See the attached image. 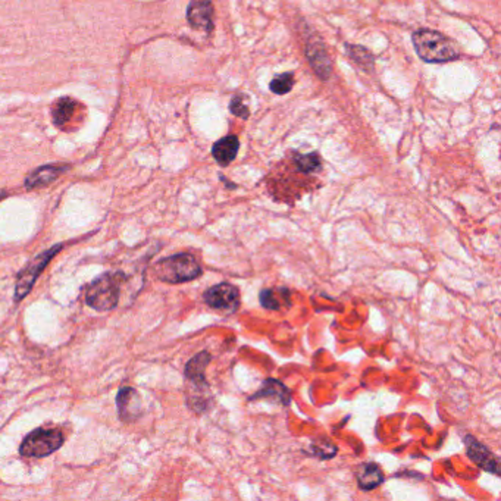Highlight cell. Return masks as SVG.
Masks as SVG:
<instances>
[{
	"label": "cell",
	"instance_id": "1",
	"mask_svg": "<svg viewBox=\"0 0 501 501\" xmlns=\"http://www.w3.org/2000/svg\"><path fill=\"white\" fill-rule=\"evenodd\" d=\"M418 56L428 64H444L459 58L457 44L447 35L434 30H418L411 37Z\"/></svg>",
	"mask_w": 501,
	"mask_h": 501
},
{
	"label": "cell",
	"instance_id": "2",
	"mask_svg": "<svg viewBox=\"0 0 501 501\" xmlns=\"http://www.w3.org/2000/svg\"><path fill=\"white\" fill-rule=\"evenodd\" d=\"M125 281L122 272H107L96 278L85 290L87 306L97 312H107L118 306L119 289Z\"/></svg>",
	"mask_w": 501,
	"mask_h": 501
},
{
	"label": "cell",
	"instance_id": "3",
	"mask_svg": "<svg viewBox=\"0 0 501 501\" xmlns=\"http://www.w3.org/2000/svg\"><path fill=\"white\" fill-rule=\"evenodd\" d=\"M202 272L200 263L190 253H176L155 265V275L168 284L188 282L199 278Z\"/></svg>",
	"mask_w": 501,
	"mask_h": 501
},
{
	"label": "cell",
	"instance_id": "4",
	"mask_svg": "<svg viewBox=\"0 0 501 501\" xmlns=\"http://www.w3.org/2000/svg\"><path fill=\"white\" fill-rule=\"evenodd\" d=\"M64 434L56 428H39L30 433L21 442L20 453L25 457H46L59 450Z\"/></svg>",
	"mask_w": 501,
	"mask_h": 501
},
{
	"label": "cell",
	"instance_id": "5",
	"mask_svg": "<svg viewBox=\"0 0 501 501\" xmlns=\"http://www.w3.org/2000/svg\"><path fill=\"white\" fill-rule=\"evenodd\" d=\"M62 250V246H53L52 248L46 250L42 255H39L35 259L31 260L24 270L18 274L16 279V287H15V300L21 301L32 289V285L40 277V274L44 271V267L49 265V262L55 258V255Z\"/></svg>",
	"mask_w": 501,
	"mask_h": 501
},
{
	"label": "cell",
	"instance_id": "6",
	"mask_svg": "<svg viewBox=\"0 0 501 501\" xmlns=\"http://www.w3.org/2000/svg\"><path fill=\"white\" fill-rule=\"evenodd\" d=\"M203 298L209 308L228 315L236 313L240 308V290L229 282H221L207 289Z\"/></svg>",
	"mask_w": 501,
	"mask_h": 501
},
{
	"label": "cell",
	"instance_id": "7",
	"mask_svg": "<svg viewBox=\"0 0 501 501\" xmlns=\"http://www.w3.org/2000/svg\"><path fill=\"white\" fill-rule=\"evenodd\" d=\"M463 441H464V447H466L468 457L476 464V466L484 469L488 473L500 476L498 459L493 454V452L487 445H484L472 435H466L463 438Z\"/></svg>",
	"mask_w": 501,
	"mask_h": 501
},
{
	"label": "cell",
	"instance_id": "8",
	"mask_svg": "<svg viewBox=\"0 0 501 501\" xmlns=\"http://www.w3.org/2000/svg\"><path fill=\"white\" fill-rule=\"evenodd\" d=\"M250 400H267L274 404H281L284 407H287L291 403V391L281 381L267 378L263 381L260 390L250 397Z\"/></svg>",
	"mask_w": 501,
	"mask_h": 501
},
{
	"label": "cell",
	"instance_id": "9",
	"mask_svg": "<svg viewBox=\"0 0 501 501\" xmlns=\"http://www.w3.org/2000/svg\"><path fill=\"white\" fill-rule=\"evenodd\" d=\"M116 406L118 416L123 422H134L141 415V399L131 387H123L118 391Z\"/></svg>",
	"mask_w": 501,
	"mask_h": 501
},
{
	"label": "cell",
	"instance_id": "10",
	"mask_svg": "<svg viewBox=\"0 0 501 501\" xmlns=\"http://www.w3.org/2000/svg\"><path fill=\"white\" fill-rule=\"evenodd\" d=\"M187 21L195 30L212 31L213 6L210 0H191L187 8Z\"/></svg>",
	"mask_w": 501,
	"mask_h": 501
},
{
	"label": "cell",
	"instance_id": "11",
	"mask_svg": "<svg viewBox=\"0 0 501 501\" xmlns=\"http://www.w3.org/2000/svg\"><path fill=\"white\" fill-rule=\"evenodd\" d=\"M306 56L319 78L328 80L331 77L332 62L324 44L316 40H310L306 46Z\"/></svg>",
	"mask_w": 501,
	"mask_h": 501
},
{
	"label": "cell",
	"instance_id": "12",
	"mask_svg": "<svg viewBox=\"0 0 501 501\" xmlns=\"http://www.w3.org/2000/svg\"><path fill=\"white\" fill-rule=\"evenodd\" d=\"M356 481H357V487H359L362 491L368 493L378 488L385 481V475L378 463L368 461V463H361L359 466H357Z\"/></svg>",
	"mask_w": 501,
	"mask_h": 501
},
{
	"label": "cell",
	"instance_id": "13",
	"mask_svg": "<svg viewBox=\"0 0 501 501\" xmlns=\"http://www.w3.org/2000/svg\"><path fill=\"white\" fill-rule=\"evenodd\" d=\"M210 361H212L210 353L205 350V351H200L195 356H193L191 359L187 362L186 369H184V375L191 385H198V387H207L209 385L205 370L209 366Z\"/></svg>",
	"mask_w": 501,
	"mask_h": 501
},
{
	"label": "cell",
	"instance_id": "14",
	"mask_svg": "<svg viewBox=\"0 0 501 501\" xmlns=\"http://www.w3.org/2000/svg\"><path fill=\"white\" fill-rule=\"evenodd\" d=\"M68 169V165H44L32 171L25 178V187L28 190L47 186L56 180L59 175H62Z\"/></svg>",
	"mask_w": 501,
	"mask_h": 501
},
{
	"label": "cell",
	"instance_id": "15",
	"mask_svg": "<svg viewBox=\"0 0 501 501\" xmlns=\"http://www.w3.org/2000/svg\"><path fill=\"white\" fill-rule=\"evenodd\" d=\"M240 149V141L236 135H227L215 143L212 147V155L221 167H228L237 157Z\"/></svg>",
	"mask_w": 501,
	"mask_h": 501
},
{
	"label": "cell",
	"instance_id": "16",
	"mask_svg": "<svg viewBox=\"0 0 501 501\" xmlns=\"http://www.w3.org/2000/svg\"><path fill=\"white\" fill-rule=\"evenodd\" d=\"M260 304L267 310H279L282 303L289 304V290L287 289H263L259 294Z\"/></svg>",
	"mask_w": 501,
	"mask_h": 501
},
{
	"label": "cell",
	"instance_id": "17",
	"mask_svg": "<svg viewBox=\"0 0 501 501\" xmlns=\"http://www.w3.org/2000/svg\"><path fill=\"white\" fill-rule=\"evenodd\" d=\"M76 109H77V103L73 99L69 97L61 99L55 103V106H53V111H52L53 121H55L58 127H65V125L71 121V118L74 116Z\"/></svg>",
	"mask_w": 501,
	"mask_h": 501
},
{
	"label": "cell",
	"instance_id": "18",
	"mask_svg": "<svg viewBox=\"0 0 501 501\" xmlns=\"http://www.w3.org/2000/svg\"><path fill=\"white\" fill-rule=\"evenodd\" d=\"M347 49V55L359 65L361 68H363L366 73H372L373 71V56L372 53L362 47V46H354V44H346Z\"/></svg>",
	"mask_w": 501,
	"mask_h": 501
},
{
	"label": "cell",
	"instance_id": "19",
	"mask_svg": "<svg viewBox=\"0 0 501 501\" xmlns=\"http://www.w3.org/2000/svg\"><path fill=\"white\" fill-rule=\"evenodd\" d=\"M294 164L297 169L303 174H313L320 169L322 159L318 153H308V155H297L294 157Z\"/></svg>",
	"mask_w": 501,
	"mask_h": 501
},
{
	"label": "cell",
	"instance_id": "20",
	"mask_svg": "<svg viewBox=\"0 0 501 501\" xmlns=\"http://www.w3.org/2000/svg\"><path fill=\"white\" fill-rule=\"evenodd\" d=\"M294 84V76L291 73H285L282 76H278L271 81V92L275 95H287Z\"/></svg>",
	"mask_w": 501,
	"mask_h": 501
},
{
	"label": "cell",
	"instance_id": "21",
	"mask_svg": "<svg viewBox=\"0 0 501 501\" xmlns=\"http://www.w3.org/2000/svg\"><path fill=\"white\" fill-rule=\"evenodd\" d=\"M229 111L234 114L236 116L243 118V119L250 116V111H248L247 104L243 102V96H236L234 99L229 102Z\"/></svg>",
	"mask_w": 501,
	"mask_h": 501
}]
</instances>
